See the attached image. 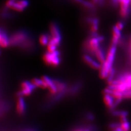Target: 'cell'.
<instances>
[{
    "label": "cell",
    "instance_id": "1",
    "mask_svg": "<svg viewBox=\"0 0 131 131\" xmlns=\"http://www.w3.org/2000/svg\"><path fill=\"white\" fill-rule=\"evenodd\" d=\"M116 52V46L111 44L106 54L104 62L101 64L100 69V74L102 79H107L109 74L112 70L115 58Z\"/></svg>",
    "mask_w": 131,
    "mask_h": 131
},
{
    "label": "cell",
    "instance_id": "2",
    "mask_svg": "<svg viewBox=\"0 0 131 131\" xmlns=\"http://www.w3.org/2000/svg\"><path fill=\"white\" fill-rule=\"evenodd\" d=\"M109 89L124 92L131 90V73L124 74L109 83Z\"/></svg>",
    "mask_w": 131,
    "mask_h": 131
},
{
    "label": "cell",
    "instance_id": "3",
    "mask_svg": "<svg viewBox=\"0 0 131 131\" xmlns=\"http://www.w3.org/2000/svg\"><path fill=\"white\" fill-rule=\"evenodd\" d=\"M44 62L48 66H56L60 63V54L57 50L54 52H47L45 53L43 57Z\"/></svg>",
    "mask_w": 131,
    "mask_h": 131
},
{
    "label": "cell",
    "instance_id": "4",
    "mask_svg": "<svg viewBox=\"0 0 131 131\" xmlns=\"http://www.w3.org/2000/svg\"><path fill=\"white\" fill-rule=\"evenodd\" d=\"M41 79L43 81L44 89H48L51 95H55L58 92V89H57L56 83L50 78L44 75L41 78Z\"/></svg>",
    "mask_w": 131,
    "mask_h": 131
},
{
    "label": "cell",
    "instance_id": "5",
    "mask_svg": "<svg viewBox=\"0 0 131 131\" xmlns=\"http://www.w3.org/2000/svg\"><path fill=\"white\" fill-rule=\"evenodd\" d=\"M27 35L26 32L19 31L16 32L10 38V44L15 46L24 43L27 40Z\"/></svg>",
    "mask_w": 131,
    "mask_h": 131
},
{
    "label": "cell",
    "instance_id": "6",
    "mask_svg": "<svg viewBox=\"0 0 131 131\" xmlns=\"http://www.w3.org/2000/svg\"><path fill=\"white\" fill-rule=\"evenodd\" d=\"M103 40V37L102 36L94 37L91 38L89 40L88 42V49L90 51L95 53L97 49L100 48V43Z\"/></svg>",
    "mask_w": 131,
    "mask_h": 131
},
{
    "label": "cell",
    "instance_id": "7",
    "mask_svg": "<svg viewBox=\"0 0 131 131\" xmlns=\"http://www.w3.org/2000/svg\"><path fill=\"white\" fill-rule=\"evenodd\" d=\"M35 87L31 82L27 81H24L21 85V91L20 93L22 96H27L30 95L34 91Z\"/></svg>",
    "mask_w": 131,
    "mask_h": 131
},
{
    "label": "cell",
    "instance_id": "8",
    "mask_svg": "<svg viewBox=\"0 0 131 131\" xmlns=\"http://www.w3.org/2000/svg\"><path fill=\"white\" fill-rule=\"evenodd\" d=\"M83 60L86 63L93 69H100L101 67V64L97 60L94 59L88 55H84Z\"/></svg>",
    "mask_w": 131,
    "mask_h": 131
},
{
    "label": "cell",
    "instance_id": "9",
    "mask_svg": "<svg viewBox=\"0 0 131 131\" xmlns=\"http://www.w3.org/2000/svg\"><path fill=\"white\" fill-rule=\"evenodd\" d=\"M103 101L105 105L109 108H113L115 103V99L110 93H105L103 96Z\"/></svg>",
    "mask_w": 131,
    "mask_h": 131
},
{
    "label": "cell",
    "instance_id": "10",
    "mask_svg": "<svg viewBox=\"0 0 131 131\" xmlns=\"http://www.w3.org/2000/svg\"><path fill=\"white\" fill-rule=\"evenodd\" d=\"M121 37V30L116 26H114L113 27V37L112 40V44L116 46L118 43Z\"/></svg>",
    "mask_w": 131,
    "mask_h": 131
},
{
    "label": "cell",
    "instance_id": "11",
    "mask_svg": "<svg viewBox=\"0 0 131 131\" xmlns=\"http://www.w3.org/2000/svg\"><path fill=\"white\" fill-rule=\"evenodd\" d=\"M16 110L17 113L19 114H23L25 112L26 105L23 97H19L17 101H16Z\"/></svg>",
    "mask_w": 131,
    "mask_h": 131
},
{
    "label": "cell",
    "instance_id": "12",
    "mask_svg": "<svg viewBox=\"0 0 131 131\" xmlns=\"http://www.w3.org/2000/svg\"><path fill=\"white\" fill-rule=\"evenodd\" d=\"M0 44L2 48H6L10 44V39L6 32L2 30L0 34Z\"/></svg>",
    "mask_w": 131,
    "mask_h": 131
},
{
    "label": "cell",
    "instance_id": "13",
    "mask_svg": "<svg viewBox=\"0 0 131 131\" xmlns=\"http://www.w3.org/2000/svg\"><path fill=\"white\" fill-rule=\"evenodd\" d=\"M50 32L51 37L61 38L60 30L55 23H52L50 25Z\"/></svg>",
    "mask_w": 131,
    "mask_h": 131
},
{
    "label": "cell",
    "instance_id": "14",
    "mask_svg": "<svg viewBox=\"0 0 131 131\" xmlns=\"http://www.w3.org/2000/svg\"><path fill=\"white\" fill-rule=\"evenodd\" d=\"M97 60L101 64H102L104 62L106 59V54H105L104 51L102 50V49L100 48H98L97 50L94 53Z\"/></svg>",
    "mask_w": 131,
    "mask_h": 131
},
{
    "label": "cell",
    "instance_id": "15",
    "mask_svg": "<svg viewBox=\"0 0 131 131\" xmlns=\"http://www.w3.org/2000/svg\"><path fill=\"white\" fill-rule=\"evenodd\" d=\"M130 12V6L126 5H120V14L122 18L127 17Z\"/></svg>",
    "mask_w": 131,
    "mask_h": 131
},
{
    "label": "cell",
    "instance_id": "16",
    "mask_svg": "<svg viewBox=\"0 0 131 131\" xmlns=\"http://www.w3.org/2000/svg\"><path fill=\"white\" fill-rule=\"evenodd\" d=\"M50 37L47 34L42 35L39 37V43L43 46H47L49 43Z\"/></svg>",
    "mask_w": 131,
    "mask_h": 131
},
{
    "label": "cell",
    "instance_id": "17",
    "mask_svg": "<svg viewBox=\"0 0 131 131\" xmlns=\"http://www.w3.org/2000/svg\"><path fill=\"white\" fill-rule=\"evenodd\" d=\"M99 27V20L95 18L91 20V31L96 33Z\"/></svg>",
    "mask_w": 131,
    "mask_h": 131
},
{
    "label": "cell",
    "instance_id": "18",
    "mask_svg": "<svg viewBox=\"0 0 131 131\" xmlns=\"http://www.w3.org/2000/svg\"><path fill=\"white\" fill-rule=\"evenodd\" d=\"M31 83L35 86V88H40L44 89V86L43 81L41 79L35 78L31 80Z\"/></svg>",
    "mask_w": 131,
    "mask_h": 131
},
{
    "label": "cell",
    "instance_id": "19",
    "mask_svg": "<svg viewBox=\"0 0 131 131\" xmlns=\"http://www.w3.org/2000/svg\"><path fill=\"white\" fill-rule=\"evenodd\" d=\"M120 127L124 131H129L130 129V124L128 120L120 122Z\"/></svg>",
    "mask_w": 131,
    "mask_h": 131
},
{
    "label": "cell",
    "instance_id": "20",
    "mask_svg": "<svg viewBox=\"0 0 131 131\" xmlns=\"http://www.w3.org/2000/svg\"><path fill=\"white\" fill-rule=\"evenodd\" d=\"M113 114L117 116H119L120 118L123 117H127L128 116V112L126 111H115L113 113Z\"/></svg>",
    "mask_w": 131,
    "mask_h": 131
},
{
    "label": "cell",
    "instance_id": "21",
    "mask_svg": "<svg viewBox=\"0 0 131 131\" xmlns=\"http://www.w3.org/2000/svg\"><path fill=\"white\" fill-rule=\"evenodd\" d=\"M57 47L55 46V45H54L51 43H48V44L47 45V51L50 52H54L57 50H56Z\"/></svg>",
    "mask_w": 131,
    "mask_h": 131
},
{
    "label": "cell",
    "instance_id": "22",
    "mask_svg": "<svg viewBox=\"0 0 131 131\" xmlns=\"http://www.w3.org/2000/svg\"><path fill=\"white\" fill-rule=\"evenodd\" d=\"M84 7L87 8H89V9H93L94 6H93V3H91V2L86 1V0H84V2L82 4Z\"/></svg>",
    "mask_w": 131,
    "mask_h": 131
},
{
    "label": "cell",
    "instance_id": "23",
    "mask_svg": "<svg viewBox=\"0 0 131 131\" xmlns=\"http://www.w3.org/2000/svg\"><path fill=\"white\" fill-rule=\"evenodd\" d=\"M17 1L25 9H26L29 5V2L27 0H18Z\"/></svg>",
    "mask_w": 131,
    "mask_h": 131
},
{
    "label": "cell",
    "instance_id": "24",
    "mask_svg": "<svg viewBox=\"0 0 131 131\" xmlns=\"http://www.w3.org/2000/svg\"><path fill=\"white\" fill-rule=\"evenodd\" d=\"M124 98H131V90H129L124 92Z\"/></svg>",
    "mask_w": 131,
    "mask_h": 131
},
{
    "label": "cell",
    "instance_id": "25",
    "mask_svg": "<svg viewBox=\"0 0 131 131\" xmlns=\"http://www.w3.org/2000/svg\"><path fill=\"white\" fill-rule=\"evenodd\" d=\"M115 26L118 28V29L120 30L121 31L123 29V28H124V23H123L122 22H118L116 24Z\"/></svg>",
    "mask_w": 131,
    "mask_h": 131
},
{
    "label": "cell",
    "instance_id": "26",
    "mask_svg": "<svg viewBox=\"0 0 131 131\" xmlns=\"http://www.w3.org/2000/svg\"><path fill=\"white\" fill-rule=\"evenodd\" d=\"M112 131H124V130L121 128V127L120 126L117 127L112 129Z\"/></svg>",
    "mask_w": 131,
    "mask_h": 131
},
{
    "label": "cell",
    "instance_id": "27",
    "mask_svg": "<svg viewBox=\"0 0 131 131\" xmlns=\"http://www.w3.org/2000/svg\"><path fill=\"white\" fill-rule=\"evenodd\" d=\"M73 1L78 3H79V4H81V5H82L83 3L84 2V0H73Z\"/></svg>",
    "mask_w": 131,
    "mask_h": 131
},
{
    "label": "cell",
    "instance_id": "28",
    "mask_svg": "<svg viewBox=\"0 0 131 131\" xmlns=\"http://www.w3.org/2000/svg\"><path fill=\"white\" fill-rule=\"evenodd\" d=\"M104 1V0H98V4H99L100 5H102V4H103Z\"/></svg>",
    "mask_w": 131,
    "mask_h": 131
},
{
    "label": "cell",
    "instance_id": "29",
    "mask_svg": "<svg viewBox=\"0 0 131 131\" xmlns=\"http://www.w3.org/2000/svg\"><path fill=\"white\" fill-rule=\"evenodd\" d=\"M74 131H90V130L88 129H77V130H75Z\"/></svg>",
    "mask_w": 131,
    "mask_h": 131
},
{
    "label": "cell",
    "instance_id": "30",
    "mask_svg": "<svg viewBox=\"0 0 131 131\" xmlns=\"http://www.w3.org/2000/svg\"><path fill=\"white\" fill-rule=\"evenodd\" d=\"M92 1L93 3H95V4L98 3V0H92Z\"/></svg>",
    "mask_w": 131,
    "mask_h": 131
},
{
    "label": "cell",
    "instance_id": "31",
    "mask_svg": "<svg viewBox=\"0 0 131 131\" xmlns=\"http://www.w3.org/2000/svg\"><path fill=\"white\" fill-rule=\"evenodd\" d=\"M27 131H31V130H27Z\"/></svg>",
    "mask_w": 131,
    "mask_h": 131
},
{
    "label": "cell",
    "instance_id": "32",
    "mask_svg": "<svg viewBox=\"0 0 131 131\" xmlns=\"http://www.w3.org/2000/svg\"></svg>",
    "mask_w": 131,
    "mask_h": 131
}]
</instances>
